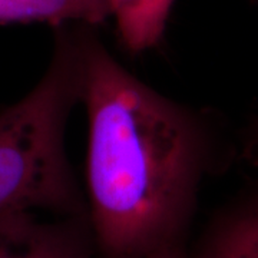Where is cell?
Here are the masks:
<instances>
[{
	"instance_id": "1",
	"label": "cell",
	"mask_w": 258,
	"mask_h": 258,
	"mask_svg": "<svg viewBox=\"0 0 258 258\" xmlns=\"http://www.w3.org/2000/svg\"><path fill=\"white\" fill-rule=\"evenodd\" d=\"M88 116L86 218L99 258L182 248L210 159L201 118L79 36Z\"/></svg>"
},
{
	"instance_id": "2",
	"label": "cell",
	"mask_w": 258,
	"mask_h": 258,
	"mask_svg": "<svg viewBox=\"0 0 258 258\" xmlns=\"http://www.w3.org/2000/svg\"><path fill=\"white\" fill-rule=\"evenodd\" d=\"M81 86L79 35H60L45 74L0 111V217H86L85 194L66 152V129L81 103Z\"/></svg>"
},
{
	"instance_id": "3",
	"label": "cell",
	"mask_w": 258,
	"mask_h": 258,
	"mask_svg": "<svg viewBox=\"0 0 258 258\" xmlns=\"http://www.w3.org/2000/svg\"><path fill=\"white\" fill-rule=\"evenodd\" d=\"M40 212L0 217V258H92L86 217L45 220Z\"/></svg>"
},
{
	"instance_id": "4",
	"label": "cell",
	"mask_w": 258,
	"mask_h": 258,
	"mask_svg": "<svg viewBox=\"0 0 258 258\" xmlns=\"http://www.w3.org/2000/svg\"><path fill=\"white\" fill-rule=\"evenodd\" d=\"M192 258H258V192L220 212Z\"/></svg>"
},
{
	"instance_id": "5",
	"label": "cell",
	"mask_w": 258,
	"mask_h": 258,
	"mask_svg": "<svg viewBox=\"0 0 258 258\" xmlns=\"http://www.w3.org/2000/svg\"><path fill=\"white\" fill-rule=\"evenodd\" d=\"M125 47L141 53L164 36L175 0H105Z\"/></svg>"
},
{
	"instance_id": "6",
	"label": "cell",
	"mask_w": 258,
	"mask_h": 258,
	"mask_svg": "<svg viewBox=\"0 0 258 258\" xmlns=\"http://www.w3.org/2000/svg\"><path fill=\"white\" fill-rule=\"evenodd\" d=\"M109 18L105 0H0V23L79 22L101 25Z\"/></svg>"
},
{
	"instance_id": "7",
	"label": "cell",
	"mask_w": 258,
	"mask_h": 258,
	"mask_svg": "<svg viewBox=\"0 0 258 258\" xmlns=\"http://www.w3.org/2000/svg\"><path fill=\"white\" fill-rule=\"evenodd\" d=\"M149 258H189L184 252V248H172V249H165V251H161L154 254L152 257Z\"/></svg>"
}]
</instances>
